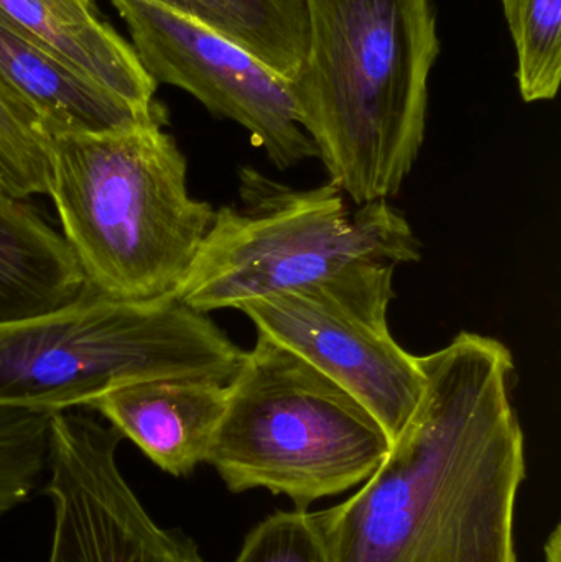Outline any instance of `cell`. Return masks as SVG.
Listing matches in <instances>:
<instances>
[{
	"mask_svg": "<svg viewBox=\"0 0 561 562\" xmlns=\"http://www.w3.org/2000/svg\"><path fill=\"white\" fill-rule=\"evenodd\" d=\"M417 408L348 501L312 512L328 562H517L526 439L506 344L457 334L418 357Z\"/></svg>",
	"mask_w": 561,
	"mask_h": 562,
	"instance_id": "6da1fadb",
	"label": "cell"
},
{
	"mask_svg": "<svg viewBox=\"0 0 561 562\" xmlns=\"http://www.w3.org/2000/svg\"><path fill=\"white\" fill-rule=\"evenodd\" d=\"M308 45L289 82L316 158L355 206L397 196L427 128L440 55L431 0H305Z\"/></svg>",
	"mask_w": 561,
	"mask_h": 562,
	"instance_id": "7a4b0ae2",
	"label": "cell"
},
{
	"mask_svg": "<svg viewBox=\"0 0 561 562\" xmlns=\"http://www.w3.org/2000/svg\"><path fill=\"white\" fill-rule=\"evenodd\" d=\"M167 124L160 104L127 127L53 138L48 196L86 286L105 296L173 293L213 223Z\"/></svg>",
	"mask_w": 561,
	"mask_h": 562,
	"instance_id": "3957f363",
	"label": "cell"
},
{
	"mask_svg": "<svg viewBox=\"0 0 561 562\" xmlns=\"http://www.w3.org/2000/svg\"><path fill=\"white\" fill-rule=\"evenodd\" d=\"M244 356L173 293L117 300L85 284L63 306L0 323V405L58 413L145 380L229 383Z\"/></svg>",
	"mask_w": 561,
	"mask_h": 562,
	"instance_id": "277c9868",
	"label": "cell"
},
{
	"mask_svg": "<svg viewBox=\"0 0 561 562\" xmlns=\"http://www.w3.org/2000/svg\"><path fill=\"white\" fill-rule=\"evenodd\" d=\"M243 206L213 223L173 294L210 314L280 291L332 283L371 267L422 259L407 217L391 201L355 206L333 183L296 190L243 168Z\"/></svg>",
	"mask_w": 561,
	"mask_h": 562,
	"instance_id": "5b68a950",
	"label": "cell"
},
{
	"mask_svg": "<svg viewBox=\"0 0 561 562\" xmlns=\"http://www.w3.org/2000/svg\"><path fill=\"white\" fill-rule=\"evenodd\" d=\"M389 449L388 432L355 396L257 334L227 383L206 464L234 494L266 488L308 510L368 481Z\"/></svg>",
	"mask_w": 561,
	"mask_h": 562,
	"instance_id": "8992f818",
	"label": "cell"
},
{
	"mask_svg": "<svg viewBox=\"0 0 561 562\" xmlns=\"http://www.w3.org/2000/svg\"><path fill=\"white\" fill-rule=\"evenodd\" d=\"M395 270L371 267L332 283L254 297L237 307L257 334L355 396L391 442L417 408L425 386L418 357L408 353L389 327Z\"/></svg>",
	"mask_w": 561,
	"mask_h": 562,
	"instance_id": "52a82bcc",
	"label": "cell"
},
{
	"mask_svg": "<svg viewBox=\"0 0 561 562\" xmlns=\"http://www.w3.org/2000/svg\"><path fill=\"white\" fill-rule=\"evenodd\" d=\"M111 2L155 85L183 89L211 114L246 128L279 170L316 158L289 82L260 59L154 0Z\"/></svg>",
	"mask_w": 561,
	"mask_h": 562,
	"instance_id": "ba28073f",
	"label": "cell"
},
{
	"mask_svg": "<svg viewBox=\"0 0 561 562\" xmlns=\"http://www.w3.org/2000/svg\"><path fill=\"white\" fill-rule=\"evenodd\" d=\"M121 432L91 416L53 413L48 481L55 510L46 562H207L180 530L161 528L117 464Z\"/></svg>",
	"mask_w": 561,
	"mask_h": 562,
	"instance_id": "9c48e42d",
	"label": "cell"
},
{
	"mask_svg": "<svg viewBox=\"0 0 561 562\" xmlns=\"http://www.w3.org/2000/svg\"><path fill=\"white\" fill-rule=\"evenodd\" d=\"M227 402L214 379H157L112 390L89 408L131 439L155 465L187 477L206 462Z\"/></svg>",
	"mask_w": 561,
	"mask_h": 562,
	"instance_id": "30bf717a",
	"label": "cell"
},
{
	"mask_svg": "<svg viewBox=\"0 0 561 562\" xmlns=\"http://www.w3.org/2000/svg\"><path fill=\"white\" fill-rule=\"evenodd\" d=\"M0 16L137 111L157 104V85L132 43L98 15L94 0H0Z\"/></svg>",
	"mask_w": 561,
	"mask_h": 562,
	"instance_id": "8fae6325",
	"label": "cell"
},
{
	"mask_svg": "<svg viewBox=\"0 0 561 562\" xmlns=\"http://www.w3.org/2000/svg\"><path fill=\"white\" fill-rule=\"evenodd\" d=\"M0 76L25 95L53 138L114 131L157 111L141 112L92 82L0 16Z\"/></svg>",
	"mask_w": 561,
	"mask_h": 562,
	"instance_id": "7c38bea8",
	"label": "cell"
},
{
	"mask_svg": "<svg viewBox=\"0 0 561 562\" xmlns=\"http://www.w3.org/2000/svg\"><path fill=\"white\" fill-rule=\"evenodd\" d=\"M82 288L61 234L32 204L0 191V323L55 310Z\"/></svg>",
	"mask_w": 561,
	"mask_h": 562,
	"instance_id": "4fadbf2b",
	"label": "cell"
},
{
	"mask_svg": "<svg viewBox=\"0 0 561 562\" xmlns=\"http://www.w3.org/2000/svg\"><path fill=\"white\" fill-rule=\"evenodd\" d=\"M247 49L287 82L308 45L305 0H154Z\"/></svg>",
	"mask_w": 561,
	"mask_h": 562,
	"instance_id": "5bb4252c",
	"label": "cell"
},
{
	"mask_svg": "<svg viewBox=\"0 0 561 562\" xmlns=\"http://www.w3.org/2000/svg\"><path fill=\"white\" fill-rule=\"evenodd\" d=\"M52 147L42 115L0 76V191L23 201L48 194Z\"/></svg>",
	"mask_w": 561,
	"mask_h": 562,
	"instance_id": "9a60e30c",
	"label": "cell"
},
{
	"mask_svg": "<svg viewBox=\"0 0 561 562\" xmlns=\"http://www.w3.org/2000/svg\"><path fill=\"white\" fill-rule=\"evenodd\" d=\"M517 53L527 104L552 101L561 81V0H501Z\"/></svg>",
	"mask_w": 561,
	"mask_h": 562,
	"instance_id": "2e32d148",
	"label": "cell"
},
{
	"mask_svg": "<svg viewBox=\"0 0 561 562\" xmlns=\"http://www.w3.org/2000/svg\"><path fill=\"white\" fill-rule=\"evenodd\" d=\"M52 415L0 405V515L29 501L48 472Z\"/></svg>",
	"mask_w": 561,
	"mask_h": 562,
	"instance_id": "e0dca14e",
	"label": "cell"
},
{
	"mask_svg": "<svg viewBox=\"0 0 561 562\" xmlns=\"http://www.w3.org/2000/svg\"><path fill=\"white\" fill-rule=\"evenodd\" d=\"M234 562H328L312 512H276L244 540Z\"/></svg>",
	"mask_w": 561,
	"mask_h": 562,
	"instance_id": "ac0fdd59",
	"label": "cell"
},
{
	"mask_svg": "<svg viewBox=\"0 0 561 562\" xmlns=\"http://www.w3.org/2000/svg\"><path fill=\"white\" fill-rule=\"evenodd\" d=\"M546 562H561V527L557 525L556 530L549 537L546 544Z\"/></svg>",
	"mask_w": 561,
	"mask_h": 562,
	"instance_id": "d6986e66",
	"label": "cell"
}]
</instances>
